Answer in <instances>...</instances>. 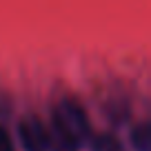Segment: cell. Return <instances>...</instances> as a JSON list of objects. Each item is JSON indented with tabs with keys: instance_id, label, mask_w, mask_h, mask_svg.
<instances>
[{
	"instance_id": "6da1fadb",
	"label": "cell",
	"mask_w": 151,
	"mask_h": 151,
	"mask_svg": "<svg viewBox=\"0 0 151 151\" xmlns=\"http://www.w3.org/2000/svg\"><path fill=\"white\" fill-rule=\"evenodd\" d=\"M53 136L80 147L91 138V122L85 107L73 98H62L53 107Z\"/></svg>"
},
{
	"instance_id": "7a4b0ae2",
	"label": "cell",
	"mask_w": 151,
	"mask_h": 151,
	"mask_svg": "<svg viewBox=\"0 0 151 151\" xmlns=\"http://www.w3.org/2000/svg\"><path fill=\"white\" fill-rule=\"evenodd\" d=\"M18 138L24 151H51V131L36 116H27L20 120Z\"/></svg>"
},
{
	"instance_id": "3957f363",
	"label": "cell",
	"mask_w": 151,
	"mask_h": 151,
	"mask_svg": "<svg viewBox=\"0 0 151 151\" xmlns=\"http://www.w3.org/2000/svg\"><path fill=\"white\" fill-rule=\"evenodd\" d=\"M89 149L91 151H124V147L113 133H98V136L89 138Z\"/></svg>"
},
{
	"instance_id": "277c9868",
	"label": "cell",
	"mask_w": 151,
	"mask_h": 151,
	"mask_svg": "<svg viewBox=\"0 0 151 151\" xmlns=\"http://www.w3.org/2000/svg\"><path fill=\"white\" fill-rule=\"evenodd\" d=\"M131 145L136 151H151V127L147 122H140L131 131Z\"/></svg>"
},
{
	"instance_id": "5b68a950",
	"label": "cell",
	"mask_w": 151,
	"mask_h": 151,
	"mask_svg": "<svg viewBox=\"0 0 151 151\" xmlns=\"http://www.w3.org/2000/svg\"><path fill=\"white\" fill-rule=\"evenodd\" d=\"M78 149L80 147H76V145H71V142H67L51 133V151H78Z\"/></svg>"
},
{
	"instance_id": "8992f818",
	"label": "cell",
	"mask_w": 151,
	"mask_h": 151,
	"mask_svg": "<svg viewBox=\"0 0 151 151\" xmlns=\"http://www.w3.org/2000/svg\"><path fill=\"white\" fill-rule=\"evenodd\" d=\"M0 151H16L14 149V142H11V138H9V133H7L2 127H0Z\"/></svg>"
}]
</instances>
